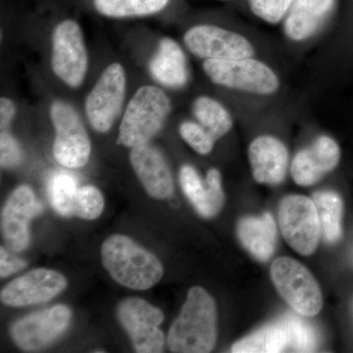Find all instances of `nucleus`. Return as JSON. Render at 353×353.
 <instances>
[{"label":"nucleus","instance_id":"nucleus-8","mask_svg":"<svg viewBox=\"0 0 353 353\" xmlns=\"http://www.w3.org/2000/svg\"><path fill=\"white\" fill-rule=\"evenodd\" d=\"M88 53L80 26L65 20L55 28L52 36L51 66L58 78L71 88L82 85L88 71Z\"/></svg>","mask_w":353,"mask_h":353},{"label":"nucleus","instance_id":"nucleus-19","mask_svg":"<svg viewBox=\"0 0 353 353\" xmlns=\"http://www.w3.org/2000/svg\"><path fill=\"white\" fill-rule=\"evenodd\" d=\"M180 183L183 194L202 217H214L220 212L225 196L222 178L217 169H210L205 180H202L194 167L183 165L180 170Z\"/></svg>","mask_w":353,"mask_h":353},{"label":"nucleus","instance_id":"nucleus-31","mask_svg":"<svg viewBox=\"0 0 353 353\" xmlns=\"http://www.w3.org/2000/svg\"><path fill=\"white\" fill-rule=\"evenodd\" d=\"M0 161L2 168H12L19 164L21 150L16 139L9 132H1L0 137Z\"/></svg>","mask_w":353,"mask_h":353},{"label":"nucleus","instance_id":"nucleus-22","mask_svg":"<svg viewBox=\"0 0 353 353\" xmlns=\"http://www.w3.org/2000/svg\"><path fill=\"white\" fill-rule=\"evenodd\" d=\"M290 350V336L283 319L262 327L232 347L234 353H275Z\"/></svg>","mask_w":353,"mask_h":353},{"label":"nucleus","instance_id":"nucleus-27","mask_svg":"<svg viewBox=\"0 0 353 353\" xmlns=\"http://www.w3.org/2000/svg\"><path fill=\"white\" fill-rule=\"evenodd\" d=\"M301 314H285L282 317L290 336V350L292 352H316L319 345V338L310 323Z\"/></svg>","mask_w":353,"mask_h":353},{"label":"nucleus","instance_id":"nucleus-34","mask_svg":"<svg viewBox=\"0 0 353 353\" xmlns=\"http://www.w3.org/2000/svg\"><path fill=\"white\" fill-rule=\"evenodd\" d=\"M225 1H231V0H225Z\"/></svg>","mask_w":353,"mask_h":353},{"label":"nucleus","instance_id":"nucleus-11","mask_svg":"<svg viewBox=\"0 0 353 353\" xmlns=\"http://www.w3.org/2000/svg\"><path fill=\"white\" fill-rule=\"evenodd\" d=\"M126 92V75L119 63L104 70L85 101V113L90 125L99 132H106L119 115Z\"/></svg>","mask_w":353,"mask_h":353},{"label":"nucleus","instance_id":"nucleus-3","mask_svg":"<svg viewBox=\"0 0 353 353\" xmlns=\"http://www.w3.org/2000/svg\"><path fill=\"white\" fill-rule=\"evenodd\" d=\"M170 111V99L161 88H139L125 110L118 143L131 148L150 143L163 127Z\"/></svg>","mask_w":353,"mask_h":353},{"label":"nucleus","instance_id":"nucleus-17","mask_svg":"<svg viewBox=\"0 0 353 353\" xmlns=\"http://www.w3.org/2000/svg\"><path fill=\"white\" fill-rule=\"evenodd\" d=\"M248 159L257 183L275 185L284 182L290 155L281 139L273 136L257 137L248 148Z\"/></svg>","mask_w":353,"mask_h":353},{"label":"nucleus","instance_id":"nucleus-6","mask_svg":"<svg viewBox=\"0 0 353 353\" xmlns=\"http://www.w3.org/2000/svg\"><path fill=\"white\" fill-rule=\"evenodd\" d=\"M50 118L57 132L53 155L58 163L71 169L85 166L90 158L92 146L88 132L75 109L66 102H53Z\"/></svg>","mask_w":353,"mask_h":353},{"label":"nucleus","instance_id":"nucleus-21","mask_svg":"<svg viewBox=\"0 0 353 353\" xmlns=\"http://www.w3.org/2000/svg\"><path fill=\"white\" fill-rule=\"evenodd\" d=\"M150 69L157 82L169 88H182L189 78L185 53L182 48L170 38L160 41L157 54L150 62Z\"/></svg>","mask_w":353,"mask_h":353},{"label":"nucleus","instance_id":"nucleus-4","mask_svg":"<svg viewBox=\"0 0 353 353\" xmlns=\"http://www.w3.org/2000/svg\"><path fill=\"white\" fill-rule=\"evenodd\" d=\"M204 73L216 85L246 94L271 95L280 88L276 72L264 62L252 57L241 59H208L202 65Z\"/></svg>","mask_w":353,"mask_h":353},{"label":"nucleus","instance_id":"nucleus-16","mask_svg":"<svg viewBox=\"0 0 353 353\" xmlns=\"http://www.w3.org/2000/svg\"><path fill=\"white\" fill-rule=\"evenodd\" d=\"M340 0H296L283 21L290 41L301 43L314 36L338 12Z\"/></svg>","mask_w":353,"mask_h":353},{"label":"nucleus","instance_id":"nucleus-35","mask_svg":"<svg viewBox=\"0 0 353 353\" xmlns=\"http://www.w3.org/2000/svg\"><path fill=\"white\" fill-rule=\"evenodd\" d=\"M350 1H352V4H353V0H350Z\"/></svg>","mask_w":353,"mask_h":353},{"label":"nucleus","instance_id":"nucleus-18","mask_svg":"<svg viewBox=\"0 0 353 353\" xmlns=\"http://www.w3.org/2000/svg\"><path fill=\"white\" fill-rule=\"evenodd\" d=\"M132 169L146 192L153 199H169L174 192V182L166 160L150 143L132 148L130 153Z\"/></svg>","mask_w":353,"mask_h":353},{"label":"nucleus","instance_id":"nucleus-15","mask_svg":"<svg viewBox=\"0 0 353 353\" xmlns=\"http://www.w3.org/2000/svg\"><path fill=\"white\" fill-rule=\"evenodd\" d=\"M341 157V148L336 139L323 134L312 145L296 153L290 164V175L297 185L309 187L334 170Z\"/></svg>","mask_w":353,"mask_h":353},{"label":"nucleus","instance_id":"nucleus-23","mask_svg":"<svg viewBox=\"0 0 353 353\" xmlns=\"http://www.w3.org/2000/svg\"><path fill=\"white\" fill-rule=\"evenodd\" d=\"M312 199L317 208L323 238L330 243H336L343 236V199L332 190L316 192Z\"/></svg>","mask_w":353,"mask_h":353},{"label":"nucleus","instance_id":"nucleus-2","mask_svg":"<svg viewBox=\"0 0 353 353\" xmlns=\"http://www.w3.org/2000/svg\"><path fill=\"white\" fill-rule=\"evenodd\" d=\"M101 259L113 280L131 290L150 289L163 276L160 260L123 234H113L104 241Z\"/></svg>","mask_w":353,"mask_h":353},{"label":"nucleus","instance_id":"nucleus-26","mask_svg":"<svg viewBox=\"0 0 353 353\" xmlns=\"http://www.w3.org/2000/svg\"><path fill=\"white\" fill-rule=\"evenodd\" d=\"M78 190L75 176L65 171L53 174L48 183V194L53 208L65 217L74 215Z\"/></svg>","mask_w":353,"mask_h":353},{"label":"nucleus","instance_id":"nucleus-29","mask_svg":"<svg viewBox=\"0 0 353 353\" xmlns=\"http://www.w3.org/2000/svg\"><path fill=\"white\" fill-rule=\"evenodd\" d=\"M104 208L103 196L92 185L79 188L74 215L83 219L94 220L101 216Z\"/></svg>","mask_w":353,"mask_h":353},{"label":"nucleus","instance_id":"nucleus-30","mask_svg":"<svg viewBox=\"0 0 353 353\" xmlns=\"http://www.w3.org/2000/svg\"><path fill=\"white\" fill-rule=\"evenodd\" d=\"M180 134L183 141L199 154H208L214 148L215 139L199 123L183 122Z\"/></svg>","mask_w":353,"mask_h":353},{"label":"nucleus","instance_id":"nucleus-12","mask_svg":"<svg viewBox=\"0 0 353 353\" xmlns=\"http://www.w3.org/2000/svg\"><path fill=\"white\" fill-rule=\"evenodd\" d=\"M71 310L63 304L23 318L13 325L14 343L26 352H36L57 340L68 328Z\"/></svg>","mask_w":353,"mask_h":353},{"label":"nucleus","instance_id":"nucleus-5","mask_svg":"<svg viewBox=\"0 0 353 353\" xmlns=\"http://www.w3.org/2000/svg\"><path fill=\"white\" fill-rule=\"evenodd\" d=\"M271 278L280 296L297 314L312 317L323 307L321 289L303 264L290 257L273 262Z\"/></svg>","mask_w":353,"mask_h":353},{"label":"nucleus","instance_id":"nucleus-20","mask_svg":"<svg viewBox=\"0 0 353 353\" xmlns=\"http://www.w3.org/2000/svg\"><path fill=\"white\" fill-rule=\"evenodd\" d=\"M240 243L255 259L266 262L275 252L277 227L273 215L266 212L259 217H245L238 224Z\"/></svg>","mask_w":353,"mask_h":353},{"label":"nucleus","instance_id":"nucleus-1","mask_svg":"<svg viewBox=\"0 0 353 353\" xmlns=\"http://www.w3.org/2000/svg\"><path fill=\"white\" fill-rule=\"evenodd\" d=\"M216 340L214 299L203 288L192 287L169 331V350L178 353H208L214 348Z\"/></svg>","mask_w":353,"mask_h":353},{"label":"nucleus","instance_id":"nucleus-25","mask_svg":"<svg viewBox=\"0 0 353 353\" xmlns=\"http://www.w3.org/2000/svg\"><path fill=\"white\" fill-rule=\"evenodd\" d=\"M170 0H94L95 9L113 18L152 15L163 10Z\"/></svg>","mask_w":353,"mask_h":353},{"label":"nucleus","instance_id":"nucleus-14","mask_svg":"<svg viewBox=\"0 0 353 353\" xmlns=\"http://www.w3.org/2000/svg\"><path fill=\"white\" fill-rule=\"evenodd\" d=\"M63 275L50 269L39 268L11 281L1 290V301L12 307L50 301L66 288Z\"/></svg>","mask_w":353,"mask_h":353},{"label":"nucleus","instance_id":"nucleus-9","mask_svg":"<svg viewBox=\"0 0 353 353\" xmlns=\"http://www.w3.org/2000/svg\"><path fill=\"white\" fill-rule=\"evenodd\" d=\"M117 314L137 352H163L165 338L159 325L164 315L160 309L139 297H132L120 303Z\"/></svg>","mask_w":353,"mask_h":353},{"label":"nucleus","instance_id":"nucleus-7","mask_svg":"<svg viewBox=\"0 0 353 353\" xmlns=\"http://www.w3.org/2000/svg\"><path fill=\"white\" fill-rule=\"evenodd\" d=\"M279 223L285 241L299 254H312L319 241V217L313 199L285 196L279 206Z\"/></svg>","mask_w":353,"mask_h":353},{"label":"nucleus","instance_id":"nucleus-13","mask_svg":"<svg viewBox=\"0 0 353 353\" xmlns=\"http://www.w3.org/2000/svg\"><path fill=\"white\" fill-rule=\"evenodd\" d=\"M41 211V202L28 185H21L11 194L1 214L2 236L11 250L20 252L28 248L30 221Z\"/></svg>","mask_w":353,"mask_h":353},{"label":"nucleus","instance_id":"nucleus-24","mask_svg":"<svg viewBox=\"0 0 353 353\" xmlns=\"http://www.w3.org/2000/svg\"><path fill=\"white\" fill-rule=\"evenodd\" d=\"M192 114L215 141L224 137L233 128L231 113L212 97H197L192 104Z\"/></svg>","mask_w":353,"mask_h":353},{"label":"nucleus","instance_id":"nucleus-33","mask_svg":"<svg viewBox=\"0 0 353 353\" xmlns=\"http://www.w3.org/2000/svg\"><path fill=\"white\" fill-rule=\"evenodd\" d=\"M16 109L13 102L6 97H1L0 99V123H1V130L4 131L11 121L13 120L15 115Z\"/></svg>","mask_w":353,"mask_h":353},{"label":"nucleus","instance_id":"nucleus-32","mask_svg":"<svg viewBox=\"0 0 353 353\" xmlns=\"http://www.w3.org/2000/svg\"><path fill=\"white\" fill-rule=\"evenodd\" d=\"M26 266L27 262L25 260L14 256L3 248H0V277H9L12 274L23 270Z\"/></svg>","mask_w":353,"mask_h":353},{"label":"nucleus","instance_id":"nucleus-28","mask_svg":"<svg viewBox=\"0 0 353 353\" xmlns=\"http://www.w3.org/2000/svg\"><path fill=\"white\" fill-rule=\"evenodd\" d=\"M250 12L269 25L284 21L296 0H245Z\"/></svg>","mask_w":353,"mask_h":353},{"label":"nucleus","instance_id":"nucleus-10","mask_svg":"<svg viewBox=\"0 0 353 353\" xmlns=\"http://www.w3.org/2000/svg\"><path fill=\"white\" fill-rule=\"evenodd\" d=\"M188 50L202 59L232 60L253 57L250 39L239 32L214 25H197L183 36Z\"/></svg>","mask_w":353,"mask_h":353}]
</instances>
